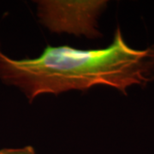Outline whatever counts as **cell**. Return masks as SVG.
I'll use <instances>...</instances> for the list:
<instances>
[{"mask_svg": "<svg viewBox=\"0 0 154 154\" xmlns=\"http://www.w3.org/2000/svg\"><path fill=\"white\" fill-rule=\"evenodd\" d=\"M0 80L19 88L30 103L41 94L86 92L96 86L127 95L128 88L146 87L154 81V45L134 49L117 27L111 44L101 49L48 45L38 57L13 59L0 48Z\"/></svg>", "mask_w": 154, "mask_h": 154, "instance_id": "1", "label": "cell"}, {"mask_svg": "<svg viewBox=\"0 0 154 154\" xmlns=\"http://www.w3.org/2000/svg\"><path fill=\"white\" fill-rule=\"evenodd\" d=\"M40 22L53 33H68L95 38L101 36L97 18L106 1H38Z\"/></svg>", "mask_w": 154, "mask_h": 154, "instance_id": "2", "label": "cell"}, {"mask_svg": "<svg viewBox=\"0 0 154 154\" xmlns=\"http://www.w3.org/2000/svg\"><path fill=\"white\" fill-rule=\"evenodd\" d=\"M0 154H36L31 146H27L21 148H3L0 150Z\"/></svg>", "mask_w": 154, "mask_h": 154, "instance_id": "3", "label": "cell"}]
</instances>
